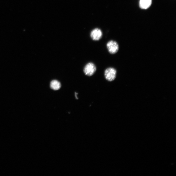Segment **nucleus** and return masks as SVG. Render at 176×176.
I'll return each mask as SVG.
<instances>
[{
    "instance_id": "0eeeda50",
    "label": "nucleus",
    "mask_w": 176,
    "mask_h": 176,
    "mask_svg": "<svg viewBox=\"0 0 176 176\" xmlns=\"http://www.w3.org/2000/svg\"><path fill=\"white\" fill-rule=\"evenodd\" d=\"M77 94H78V93H76V92H75V97L76 98H77V99H78V98H77Z\"/></svg>"
},
{
    "instance_id": "f03ea898",
    "label": "nucleus",
    "mask_w": 176,
    "mask_h": 176,
    "mask_svg": "<svg viewBox=\"0 0 176 176\" xmlns=\"http://www.w3.org/2000/svg\"><path fill=\"white\" fill-rule=\"evenodd\" d=\"M96 71V67L94 63L90 62L85 66L84 69L85 74L88 76L92 75Z\"/></svg>"
},
{
    "instance_id": "7ed1b4c3",
    "label": "nucleus",
    "mask_w": 176,
    "mask_h": 176,
    "mask_svg": "<svg viewBox=\"0 0 176 176\" xmlns=\"http://www.w3.org/2000/svg\"><path fill=\"white\" fill-rule=\"evenodd\" d=\"M106 46L110 54L116 53L119 50V45L116 42L110 41L107 43Z\"/></svg>"
},
{
    "instance_id": "20e7f679",
    "label": "nucleus",
    "mask_w": 176,
    "mask_h": 176,
    "mask_svg": "<svg viewBox=\"0 0 176 176\" xmlns=\"http://www.w3.org/2000/svg\"><path fill=\"white\" fill-rule=\"evenodd\" d=\"M102 33L101 30L98 28H95L93 30L91 34V36L94 41L100 40L101 38Z\"/></svg>"
},
{
    "instance_id": "423d86ee",
    "label": "nucleus",
    "mask_w": 176,
    "mask_h": 176,
    "mask_svg": "<svg viewBox=\"0 0 176 176\" xmlns=\"http://www.w3.org/2000/svg\"><path fill=\"white\" fill-rule=\"evenodd\" d=\"M50 87L51 89L54 91H57L61 87V84L57 80H53L50 83Z\"/></svg>"
},
{
    "instance_id": "f257e3e1",
    "label": "nucleus",
    "mask_w": 176,
    "mask_h": 176,
    "mask_svg": "<svg viewBox=\"0 0 176 176\" xmlns=\"http://www.w3.org/2000/svg\"><path fill=\"white\" fill-rule=\"evenodd\" d=\"M117 71L113 68H107L105 72V76L106 79L109 81L114 80L116 77Z\"/></svg>"
},
{
    "instance_id": "39448f33",
    "label": "nucleus",
    "mask_w": 176,
    "mask_h": 176,
    "mask_svg": "<svg viewBox=\"0 0 176 176\" xmlns=\"http://www.w3.org/2000/svg\"><path fill=\"white\" fill-rule=\"evenodd\" d=\"M152 0H140V7L142 9H147L151 5Z\"/></svg>"
}]
</instances>
